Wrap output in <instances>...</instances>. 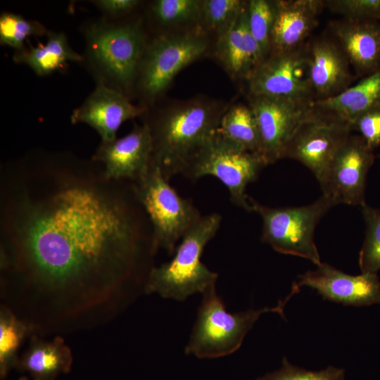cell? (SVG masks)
Wrapping results in <instances>:
<instances>
[{
    "instance_id": "obj_1",
    "label": "cell",
    "mask_w": 380,
    "mask_h": 380,
    "mask_svg": "<svg viewBox=\"0 0 380 380\" xmlns=\"http://www.w3.org/2000/svg\"><path fill=\"white\" fill-rule=\"evenodd\" d=\"M18 227V245L31 279L58 295L91 294L128 277L139 251L132 213L87 185L63 186L29 204Z\"/></svg>"
},
{
    "instance_id": "obj_2",
    "label": "cell",
    "mask_w": 380,
    "mask_h": 380,
    "mask_svg": "<svg viewBox=\"0 0 380 380\" xmlns=\"http://www.w3.org/2000/svg\"><path fill=\"white\" fill-rule=\"evenodd\" d=\"M218 104L194 99L162 110L150 122L153 151L150 164L169 179L184 175L198 154L213 139L224 112Z\"/></svg>"
},
{
    "instance_id": "obj_3",
    "label": "cell",
    "mask_w": 380,
    "mask_h": 380,
    "mask_svg": "<svg viewBox=\"0 0 380 380\" xmlns=\"http://www.w3.org/2000/svg\"><path fill=\"white\" fill-rule=\"evenodd\" d=\"M82 31L85 39L82 62L96 84L129 97L148 43L140 24L102 18L86 23Z\"/></svg>"
},
{
    "instance_id": "obj_4",
    "label": "cell",
    "mask_w": 380,
    "mask_h": 380,
    "mask_svg": "<svg viewBox=\"0 0 380 380\" xmlns=\"http://www.w3.org/2000/svg\"><path fill=\"white\" fill-rule=\"evenodd\" d=\"M222 219L216 213L202 215L182 238L172 258L150 270L145 292L182 301L215 286L218 274L202 262L201 257L206 245L216 235Z\"/></svg>"
},
{
    "instance_id": "obj_5",
    "label": "cell",
    "mask_w": 380,
    "mask_h": 380,
    "mask_svg": "<svg viewBox=\"0 0 380 380\" xmlns=\"http://www.w3.org/2000/svg\"><path fill=\"white\" fill-rule=\"evenodd\" d=\"M185 353L198 358H216L230 355L241 346L246 334L258 318L266 312H277L284 317V308L290 294L274 307L250 309L243 312L227 310L215 286L205 291Z\"/></svg>"
},
{
    "instance_id": "obj_6",
    "label": "cell",
    "mask_w": 380,
    "mask_h": 380,
    "mask_svg": "<svg viewBox=\"0 0 380 380\" xmlns=\"http://www.w3.org/2000/svg\"><path fill=\"white\" fill-rule=\"evenodd\" d=\"M133 191L151 224L153 253L160 248L174 253L177 242L201 218L200 212L151 164L148 172L134 182Z\"/></svg>"
},
{
    "instance_id": "obj_7",
    "label": "cell",
    "mask_w": 380,
    "mask_h": 380,
    "mask_svg": "<svg viewBox=\"0 0 380 380\" xmlns=\"http://www.w3.org/2000/svg\"><path fill=\"white\" fill-rule=\"evenodd\" d=\"M251 211L262 222L261 241L276 251L306 258L319 265L322 262L314 241V234L321 218L336 205L329 196H322L308 205L272 208L250 198Z\"/></svg>"
},
{
    "instance_id": "obj_8",
    "label": "cell",
    "mask_w": 380,
    "mask_h": 380,
    "mask_svg": "<svg viewBox=\"0 0 380 380\" xmlns=\"http://www.w3.org/2000/svg\"><path fill=\"white\" fill-rule=\"evenodd\" d=\"M209 41L202 31L163 34L148 43L137 79L144 98L151 101L168 87L184 67L202 56Z\"/></svg>"
},
{
    "instance_id": "obj_9",
    "label": "cell",
    "mask_w": 380,
    "mask_h": 380,
    "mask_svg": "<svg viewBox=\"0 0 380 380\" xmlns=\"http://www.w3.org/2000/svg\"><path fill=\"white\" fill-rule=\"evenodd\" d=\"M267 164L259 155L239 149L215 134L198 154L184 176L196 180L205 176L218 179L228 189L232 202L251 212L246 186Z\"/></svg>"
},
{
    "instance_id": "obj_10",
    "label": "cell",
    "mask_w": 380,
    "mask_h": 380,
    "mask_svg": "<svg viewBox=\"0 0 380 380\" xmlns=\"http://www.w3.org/2000/svg\"><path fill=\"white\" fill-rule=\"evenodd\" d=\"M250 96L300 103L315 101L309 77L308 49L271 51L247 80Z\"/></svg>"
},
{
    "instance_id": "obj_11",
    "label": "cell",
    "mask_w": 380,
    "mask_h": 380,
    "mask_svg": "<svg viewBox=\"0 0 380 380\" xmlns=\"http://www.w3.org/2000/svg\"><path fill=\"white\" fill-rule=\"evenodd\" d=\"M311 103L250 96L260 138V156L267 165L285 157L291 139L312 115Z\"/></svg>"
},
{
    "instance_id": "obj_12",
    "label": "cell",
    "mask_w": 380,
    "mask_h": 380,
    "mask_svg": "<svg viewBox=\"0 0 380 380\" xmlns=\"http://www.w3.org/2000/svg\"><path fill=\"white\" fill-rule=\"evenodd\" d=\"M351 129L346 124L312 113L291 139L284 158L295 159L305 165L322 189L332 161L350 135Z\"/></svg>"
},
{
    "instance_id": "obj_13",
    "label": "cell",
    "mask_w": 380,
    "mask_h": 380,
    "mask_svg": "<svg viewBox=\"0 0 380 380\" xmlns=\"http://www.w3.org/2000/svg\"><path fill=\"white\" fill-rule=\"evenodd\" d=\"M374 160L373 150L363 138L350 135L337 151L331 165L323 194L336 205L362 206L365 203L367 176Z\"/></svg>"
},
{
    "instance_id": "obj_14",
    "label": "cell",
    "mask_w": 380,
    "mask_h": 380,
    "mask_svg": "<svg viewBox=\"0 0 380 380\" xmlns=\"http://www.w3.org/2000/svg\"><path fill=\"white\" fill-rule=\"evenodd\" d=\"M315 290L324 299L346 305L365 306L380 303V281L376 273L350 275L322 262L315 270L298 276L292 289Z\"/></svg>"
},
{
    "instance_id": "obj_15",
    "label": "cell",
    "mask_w": 380,
    "mask_h": 380,
    "mask_svg": "<svg viewBox=\"0 0 380 380\" xmlns=\"http://www.w3.org/2000/svg\"><path fill=\"white\" fill-rule=\"evenodd\" d=\"M146 106L133 104L124 94L96 84L84 102L72 113V124L84 123L94 129L102 143L113 141L121 125L144 114Z\"/></svg>"
},
{
    "instance_id": "obj_16",
    "label": "cell",
    "mask_w": 380,
    "mask_h": 380,
    "mask_svg": "<svg viewBox=\"0 0 380 380\" xmlns=\"http://www.w3.org/2000/svg\"><path fill=\"white\" fill-rule=\"evenodd\" d=\"M152 151L151 130L144 123L136 125L123 137L101 142L93 160L104 165L106 179H128L136 182L148 172Z\"/></svg>"
},
{
    "instance_id": "obj_17",
    "label": "cell",
    "mask_w": 380,
    "mask_h": 380,
    "mask_svg": "<svg viewBox=\"0 0 380 380\" xmlns=\"http://www.w3.org/2000/svg\"><path fill=\"white\" fill-rule=\"evenodd\" d=\"M247 4L232 22L217 34L215 53L229 75L248 80L265 58L248 23Z\"/></svg>"
},
{
    "instance_id": "obj_18",
    "label": "cell",
    "mask_w": 380,
    "mask_h": 380,
    "mask_svg": "<svg viewBox=\"0 0 380 380\" xmlns=\"http://www.w3.org/2000/svg\"><path fill=\"white\" fill-rule=\"evenodd\" d=\"M311 108L315 115L353 129L361 116L380 109V69L338 94L313 101Z\"/></svg>"
},
{
    "instance_id": "obj_19",
    "label": "cell",
    "mask_w": 380,
    "mask_h": 380,
    "mask_svg": "<svg viewBox=\"0 0 380 380\" xmlns=\"http://www.w3.org/2000/svg\"><path fill=\"white\" fill-rule=\"evenodd\" d=\"M333 30L359 75L367 76L380 69V22L344 18L333 24Z\"/></svg>"
},
{
    "instance_id": "obj_20",
    "label": "cell",
    "mask_w": 380,
    "mask_h": 380,
    "mask_svg": "<svg viewBox=\"0 0 380 380\" xmlns=\"http://www.w3.org/2000/svg\"><path fill=\"white\" fill-rule=\"evenodd\" d=\"M308 49L309 77L315 100L334 96L349 87V61L338 44L314 42Z\"/></svg>"
},
{
    "instance_id": "obj_21",
    "label": "cell",
    "mask_w": 380,
    "mask_h": 380,
    "mask_svg": "<svg viewBox=\"0 0 380 380\" xmlns=\"http://www.w3.org/2000/svg\"><path fill=\"white\" fill-rule=\"evenodd\" d=\"M274 4L271 51H289L301 46V43L316 26L324 1L279 0L274 1Z\"/></svg>"
},
{
    "instance_id": "obj_22",
    "label": "cell",
    "mask_w": 380,
    "mask_h": 380,
    "mask_svg": "<svg viewBox=\"0 0 380 380\" xmlns=\"http://www.w3.org/2000/svg\"><path fill=\"white\" fill-rule=\"evenodd\" d=\"M72 362L71 350L61 338L46 341L32 336L17 367L30 380H56L70 370Z\"/></svg>"
},
{
    "instance_id": "obj_23",
    "label": "cell",
    "mask_w": 380,
    "mask_h": 380,
    "mask_svg": "<svg viewBox=\"0 0 380 380\" xmlns=\"http://www.w3.org/2000/svg\"><path fill=\"white\" fill-rule=\"evenodd\" d=\"M45 44H30L15 51L16 63L28 66L37 76L49 75L65 67L68 62H82L83 56L72 49L63 32L49 30Z\"/></svg>"
},
{
    "instance_id": "obj_24",
    "label": "cell",
    "mask_w": 380,
    "mask_h": 380,
    "mask_svg": "<svg viewBox=\"0 0 380 380\" xmlns=\"http://www.w3.org/2000/svg\"><path fill=\"white\" fill-rule=\"evenodd\" d=\"M216 134L220 139L239 149L260 156L258 127L249 106L238 103L225 110Z\"/></svg>"
},
{
    "instance_id": "obj_25",
    "label": "cell",
    "mask_w": 380,
    "mask_h": 380,
    "mask_svg": "<svg viewBox=\"0 0 380 380\" xmlns=\"http://www.w3.org/2000/svg\"><path fill=\"white\" fill-rule=\"evenodd\" d=\"M31 324L20 320L8 309L0 311V376L4 379L17 367L18 350L25 338L32 332Z\"/></svg>"
},
{
    "instance_id": "obj_26",
    "label": "cell",
    "mask_w": 380,
    "mask_h": 380,
    "mask_svg": "<svg viewBox=\"0 0 380 380\" xmlns=\"http://www.w3.org/2000/svg\"><path fill=\"white\" fill-rule=\"evenodd\" d=\"M48 32L39 22L27 20L20 14L7 11L0 15V44L14 49L15 51L25 47L27 37L44 36Z\"/></svg>"
},
{
    "instance_id": "obj_27",
    "label": "cell",
    "mask_w": 380,
    "mask_h": 380,
    "mask_svg": "<svg viewBox=\"0 0 380 380\" xmlns=\"http://www.w3.org/2000/svg\"><path fill=\"white\" fill-rule=\"evenodd\" d=\"M366 230L359 253L362 273H376L380 270V208L367 203L360 206Z\"/></svg>"
},
{
    "instance_id": "obj_28",
    "label": "cell",
    "mask_w": 380,
    "mask_h": 380,
    "mask_svg": "<svg viewBox=\"0 0 380 380\" xmlns=\"http://www.w3.org/2000/svg\"><path fill=\"white\" fill-rule=\"evenodd\" d=\"M247 13L250 31L265 58L271 51V32L275 16L274 1H248Z\"/></svg>"
},
{
    "instance_id": "obj_29",
    "label": "cell",
    "mask_w": 380,
    "mask_h": 380,
    "mask_svg": "<svg viewBox=\"0 0 380 380\" xmlns=\"http://www.w3.org/2000/svg\"><path fill=\"white\" fill-rule=\"evenodd\" d=\"M150 11L160 25L186 23L201 20V1L156 0L151 4Z\"/></svg>"
},
{
    "instance_id": "obj_30",
    "label": "cell",
    "mask_w": 380,
    "mask_h": 380,
    "mask_svg": "<svg viewBox=\"0 0 380 380\" xmlns=\"http://www.w3.org/2000/svg\"><path fill=\"white\" fill-rule=\"evenodd\" d=\"M246 4L247 1L239 0L201 1V20L206 28L218 34L232 22Z\"/></svg>"
},
{
    "instance_id": "obj_31",
    "label": "cell",
    "mask_w": 380,
    "mask_h": 380,
    "mask_svg": "<svg viewBox=\"0 0 380 380\" xmlns=\"http://www.w3.org/2000/svg\"><path fill=\"white\" fill-rule=\"evenodd\" d=\"M345 370L329 366L319 371H310L296 367L283 357L281 366L273 372L257 378L255 380H344Z\"/></svg>"
},
{
    "instance_id": "obj_32",
    "label": "cell",
    "mask_w": 380,
    "mask_h": 380,
    "mask_svg": "<svg viewBox=\"0 0 380 380\" xmlns=\"http://www.w3.org/2000/svg\"><path fill=\"white\" fill-rule=\"evenodd\" d=\"M324 3L331 11L345 18L380 22V0H334Z\"/></svg>"
},
{
    "instance_id": "obj_33",
    "label": "cell",
    "mask_w": 380,
    "mask_h": 380,
    "mask_svg": "<svg viewBox=\"0 0 380 380\" xmlns=\"http://www.w3.org/2000/svg\"><path fill=\"white\" fill-rule=\"evenodd\" d=\"M357 129L367 146L372 150L380 146V109L361 116L355 123Z\"/></svg>"
},
{
    "instance_id": "obj_34",
    "label": "cell",
    "mask_w": 380,
    "mask_h": 380,
    "mask_svg": "<svg viewBox=\"0 0 380 380\" xmlns=\"http://www.w3.org/2000/svg\"><path fill=\"white\" fill-rule=\"evenodd\" d=\"M93 4L103 15V18L113 20L129 13L140 4L137 0H96Z\"/></svg>"
},
{
    "instance_id": "obj_35",
    "label": "cell",
    "mask_w": 380,
    "mask_h": 380,
    "mask_svg": "<svg viewBox=\"0 0 380 380\" xmlns=\"http://www.w3.org/2000/svg\"><path fill=\"white\" fill-rule=\"evenodd\" d=\"M20 380H29L27 377H23Z\"/></svg>"
}]
</instances>
